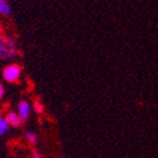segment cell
<instances>
[{
    "instance_id": "1",
    "label": "cell",
    "mask_w": 158,
    "mask_h": 158,
    "mask_svg": "<svg viewBox=\"0 0 158 158\" xmlns=\"http://www.w3.org/2000/svg\"><path fill=\"white\" fill-rule=\"evenodd\" d=\"M18 55V51L15 47L14 39L10 37L0 34V58L3 60H10Z\"/></svg>"
},
{
    "instance_id": "2",
    "label": "cell",
    "mask_w": 158,
    "mask_h": 158,
    "mask_svg": "<svg viewBox=\"0 0 158 158\" xmlns=\"http://www.w3.org/2000/svg\"><path fill=\"white\" fill-rule=\"evenodd\" d=\"M20 73H22V69L17 63L9 64L3 70V77L8 82H17L20 77Z\"/></svg>"
},
{
    "instance_id": "3",
    "label": "cell",
    "mask_w": 158,
    "mask_h": 158,
    "mask_svg": "<svg viewBox=\"0 0 158 158\" xmlns=\"http://www.w3.org/2000/svg\"><path fill=\"white\" fill-rule=\"evenodd\" d=\"M17 113L20 118V120L25 122L29 118V114H31V104L27 100H22L18 104V111Z\"/></svg>"
},
{
    "instance_id": "4",
    "label": "cell",
    "mask_w": 158,
    "mask_h": 158,
    "mask_svg": "<svg viewBox=\"0 0 158 158\" xmlns=\"http://www.w3.org/2000/svg\"><path fill=\"white\" fill-rule=\"evenodd\" d=\"M6 120H8V123H9L10 127H14V128H18V127L22 124V120H20V118H19L18 113H14V111L8 113V115H6Z\"/></svg>"
},
{
    "instance_id": "5",
    "label": "cell",
    "mask_w": 158,
    "mask_h": 158,
    "mask_svg": "<svg viewBox=\"0 0 158 158\" xmlns=\"http://www.w3.org/2000/svg\"><path fill=\"white\" fill-rule=\"evenodd\" d=\"M10 13H11V6L8 0H0V14L9 15Z\"/></svg>"
},
{
    "instance_id": "6",
    "label": "cell",
    "mask_w": 158,
    "mask_h": 158,
    "mask_svg": "<svg viewBox=\"0 0 158 158\" xmlns=\"http://www.w3.org/2000/svg\"><path fill=\"white\" fill-rule=\"evenodd\" d=\"M9 128H10V125H9L8 120H6V118L0 116V137H2L3 134H5Z\"/></svg>"
},
{
    "instance_id": "7",
    "label": "cell",
    "mask_w": 158,
    "mask_h": 158,
    "mask_svg": "<svg viewBox=\"0 0 158 158\" xmlns=\"http://www.w3.org/2000/svg\"><path fill=\"white\" fill-rule=\"evenodd\" d=\"M25 138H27V140L31 146H35L37 142H38V137L35 133H33V131H27V133H25Z\"/></svg>"
},
{
    "instance_id": "8",
    "label": "cell",
    "mask_w": 158,
    "mask_h": 158,
    "mask_svg": "<svg viewBox=\"0 0 158 158\" xmlns=\"http://www.w3.org/2000/svg\"><path fill=\"white\" fill-rule=\"evenodd\" d=\"M33 109L37 114H43L44 111V106H43V104L39 101V100H34L33 101Z\"/></svg>"
},
{
    "instance_id": "9",
    "label": "cell",
    "mask_w": 158,
    "mask_h": 158,
    "mask_svg": "<svg viewBox=\"0 0 158 158\" xmlns=\"http://www.w3.org/2000/svg\"><path fill=\"white\" fill-rule=\"evenodd\" d=\"M33 158H43V156L41 154V153H39L38 151H33Z\"/></svg>"
},
{
    "instance_id": "10",
    "label": "cell",
    "mask_w": 158,
    "mask_h": 158,
    "mask_svg": "<svg viewBox=\"0 0 158 158\" xmlns=\"http://www.w3.org/2000/svg\"><path fill=\"white\" fill-rule=\"evenodd\" d=\"M4 93H5V90H4V86L0 84V100L3 99V96H4Z\"/></svg>"
},
{
    "instance_id": "11",
    "label": "cell",
    "mask_w": 158,
    "mask_h": 158,
    "mask_svg": "<svg viewBox=\"0 0 158 158\" xmlns=\"http://www.w3.org/2000/svg\"><path fill=\"white\" fill-rule=\"evenodd\" d=\"M62 158H66V157H62Z\"/></svg>"
}]
</instances>
